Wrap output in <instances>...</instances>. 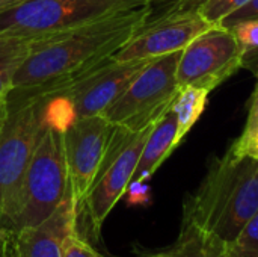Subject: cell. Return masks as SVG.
Listing matches in <instances>:
<instances>
[{
    "instance_id": "6da1fadb",
    "label": "cell",
    "mask_w": 258,
    "mask_h": 257,
    "mask_svg": "<svg viewBox=\"0 0 258 257\" xmlns=\"http://www.w3.org/2000/svg\"><path fill=\"white\" fill-rule=\"evenodd\" d=\"M159 0L110 14L63 35L35 41L14 77V89L54 92L110 59L156 14Z\"/></svg>"
},
{
    "instance_id": "7a4b0ae2",
    "label": "cell",
    "mask_w": 258,
    "mask_h": 257,
    "mask_svg": "<svg viewBox=\"0 0 258 257\" xmlns=\"http://www.w3.org/2000/svg\"><path fill=\"white\" fill-rule=\"evenodd\" d=\"M70 114L62 94L48 92L36 148L24 177L18 214L11 227L14 232L41 224L59 208L70 191L63 145V127Z\"/></svg>"
},
{
    "instance_id": "3957f363",
    "label": "cell",
    "mask_w": 258,
    "mask_h": 257,
    "mask_svg": "<svg viewBox=\"0 0 258 257\" xmlns=\"http://www.w3.org/2000/svg\"><path fill=\"white\" fill-rule=\"evenodd\" d=\"M12 105L0 133V227L11 229L20 208L24 177L36 148L48 92L36 89Z\"/></svg>"
},
{
    "instance_id": "277c9868",
    "label": "cell",
    "mask_w": 258,
    "mask_h": 257,
    "mask_svg": "<svg viewBox=\"0 0 258 257\" xmlns=\"http://www.w3.org/2000/svg\"><path fill=\"white\" fill-rule=\"evenodd\" d=\"M151 0H27L0 12V35L45 41Z\"/></svg>"
},
{
    "instance_id": "5b68a950",
    "label": "cell",
    "mask_w": 258,
    "mask_h": 257,
    "mask_svg": "<svg viewBox=\"0 0 258 257\" xmlns=\"http://www.w3.org/2000/svg\"><path fill=\"white\" fill-rule=\"evenodd\" d=\"M153 127L130 132L115 126L97 176L76 211V229L83 226L98 238L104 220L132 183L142 148Z\"/></svg>"
},
{
    "instance_id": "8992f818",
    "label": "cell",
    "mask_w": 258,
    "mask_h": 257,
    "mask_svg": "<svg viewBox=\"0 0 258 257\" xmlns=\"http://www.w3.org/2000/svg\"><path fill=\"white\" fill-rule=\"evenodd\" d=\"M181 52L153 58L101 115L130 132L154 126L171 109L181 89L177 83Z\"/></svg>"
},
{
    "instance_id": "52a82bcc",
    "label": "cell",
    "mask_w": 258,
    "mask_h": 257,
    "mask_svg": "<svg viewBox=\"0 0 258 257\" xmlns=\"http://www.w3.org/2000/svg\"><path fill=\"white\" fill-rule=\"evenodd\" d=\"M242 56L233 32L215 26L183 48L177 65V83L180 88L194 86L212 92L242 68Z\"/></svg>"
},
{
    "instance_id": "ba28073f",
    "label": "cell",
    "mask_w": 258,
    "mask_h": 257,
    "mask_svg": "<svg viewBox=\"0 0 258 257\" xmlns=\"http://www.w3.org/2000/svg\"><path fill=\"white\" fill-rule=\"evenodd\" d=\"M115 126L103 115H68L63 127V145L70 188L76 211L88 194L106 156Z\"/></svg>"
},
{
    "instance_id": "9c48e42d",
    "label": "cell",
    "mask_w": 258,
    "mask_h": 257,
    "mask_svg": "<svg viewBox=\"0 0 258 257\" xmlns=\"http://www.w3.org/2000/svg\"><path fill=\"white\" fill-rule=\"evenodd\" d=\"M215 27L200 11L168 12L157 3L156 14L113 58L118 61L153 59L186 48L195 38Z\"/></svg>"
},
{
    "instance_id": "30bf717a",
    "label": "cell",
    "mask_w": 258,
    "mask_h": 257,
    "mask_svg": "<svg viewBox=\"0 0 258 257\" xmlns=\"http://www.w3.org/2000/svg\"><path fill=\"white\" fill-rule=\"evenodd\" d=\"M150 61H118L112 56L59 92L68 103L73 117L101 115Z\"/></svg>"
},
{
    "instance_id": "8fae6325",
    "label": "cell",
    "mask_w": 258,
    "mask_h": 257,
    "mask_svg": "<svg viewBox=\"0 0 258 257\" xmlns=\"http://www.w3.org/2000/svg\"><path fill=\"white\" fill-rule=\"evenodd\" d=\"M76 230V204L71 188L59 208L41 224L15 232L18 257H62V244Z\"/></svg>"
},
{
    "instance_id": "7c38bea8",
    "label": "cell",
    "mask_w": 258,
    "mask_h": 257,
    "mask_svg": "<svg viewBox=\"0 0 258 257\" xmlns=\"http://www.w3.org/2000/svg\"><path fill=\"white\" fill-rule=\"evenodd\" d=\"M257 212L258 159L243 158L242 171L213 227V233L230 244Z\"/></svg>"
},
{
    "instance_id": "4fadbf2b",
    "label": "cell",
    "mask_w": 258,
    "mask_h": 257,
    "mask_svg": "<svg viewBox=\"0 0 258 257\" xmlns=\"http://www.w3.org/2000/svg\"><path fill=\"white\" fill-rule=\"evenodd\" d=\"M175 135H177V117L175 112L169 109L154 124L153 130L150 132L145 145L142 148L132 183H144L172 155V151L178 147L175 141Z\"/></svg>"
},
{
    "instance_id": "5bb4252c",
    "label": "cell",
    "mask_w": 258,
    "mask_h": 257,
    "mask_svg": "<svg viewBox=\"0 0 258 257\" xmlns=\"http://www.w3.org/2000/svg\"><path fill=\"white\" fill-rule=\"evenodd\" d=\"M166 257H234L228 242L213 232L180 229L178 238L165 251Z\"/></svg>"
},
{
    "instance_id": "9a60e30c",
    "label": "cell",
    "mask_w": 258,
    "mask_h": 257,
    "mask_svg": "<svg viewBox=\"0 0 258 257\" xmlns=\"http://www.w3.org/2000/svg\"><path fill=\"white\" fill-rule=\"evenodd\" d=\"M209 91L194 86H184L180 89L175 101L171 106L177 117L175 141L178 145L203 115L209 101Z\"/></svg>"
},
{
    "instance_id": "2e32d148",
    "label": "cell",
    "mask_w": 258,
    "mask_h": 257,
    "mask_svg": "<svg viewBox=\"0 0 258 257\" xmlns=\"http://www.w3.org/2000/svg\"><path fill=\"white\" fill-rule=\"evenodd\" d=\"M35 41L0 35V97L14 89V77L32 52Z\"/></svg>"
},
{
    "instance_id": "e0dca14e",
    "label": "cell",
    "mask_w": 258,
    "mask_h": 257,
    "mask_svg": "<svg viewBox=\"0 0 258 257\" xmlns=\"http://www.w3.org/2000/svg\"><path fill=\"white\" fill-rule=\"evenodd\" d=\"M230 30L243 52L242 68H248L254 74H258V18L239 21L233 24Z\"/></svg>"
},
{
    "instance_id": "ac0fdd59",
    "label": "cell",
    "mask_w": 258,
    "mask_h": 257,
    "mask_svg": "<svg viewBox=\"0 0 258 257\" xmlns=\"http://www.w3.org/2000/svg\"><path fill=\"white\" fill-rule=\"evenodd\" d=\"M249 0H206L200 8V14L213 26H221V23L243 8Z\"/></svg>"
},
{
    "instance_id": "d6986e66",
    "label": "cell",
    "mask_w": 258,
    "mask_h": 257,
    "mask_svg": "<svg viewBox=\"0 0 258 257\" xmlns=\"http://www.w3.org/2000/svg\"><path fill=\"white\" fill-rule=\"evenodd\" d=\"M228 151L236 158H252L258 159V123L252 127L243 129L240 136L233 141L228 147Z\"/></svg>"
},
{
    "instance_id": "ffe728a7",
    "label": "cell",
    "mask_w": 258,
    "mask_h": 257,
    "mask_svg": "<svg viewBox=\"0 0 258 257\" xmlns=\"http://www.w3.org/2000/svg\"><path fill=\"white\" fill-rule=\"evenodd\" d=\"M62 257H104L101 256L77 230L68 233L62 244Z\"/></svg>"
},
{
    "instance_id": "44dd1931",
    "label": "cell",
    "mask_w": 258,
    "mask_h": 257,
    "mask_svg": "<svg viewBox=\"0 0 258 257\" xmlns=\"http://www.w3.org/2000/svg\"><path fill=\"white\" fill-rule=\"evenodd\" d=\"M230 247L234 251H258V212L230 242Z\"/></svg>"
},
{
    "instance_id": "7402d4cb",
    "label": "cell",
    "mask_w": 258,
    "mask_h": 257,
    "mask_svg": "<svg viewBox=\"0 0 258 257\" xmlns=\"http://www.w3.org/2000/svg\"><path fill=\"white\" fill-rule=\"evenodd\" d=\"M258 18V0H249L243 8H240L239 11H236L234 14H231L230 17H227L221 26L225 29H230L233 24L239 23V21H245V20H257Z\"/></svg>"
},
{
    "instance_id": "603a6c76",
    "label": "cell",
    "mask_w": 258,
    "mask_h": 257,
    "mask_svg": "<svg viewBox=\"0 0 258 257\" xmlns=\"http://www.w3.org/2000/svg\"><path fill=\"white\" fill-rule=\"evenodd\" d=\"M0 257H18L15 247V232L0 227Z\"/></svg>"
},
{
    "instance_id": "cb8c5ba5",
    "label": "cell",
    "mask_w": 258,
    "mask_h": 257,
    "mask_svg": "<svg viewBox=\"0 0 258 257\" xmlns=\"http://www.w3.org/2000/svg\"><path fill=\"white\" fill-rule=\"evenodd\" d=\"M206 0H160V6L163 11L168 12H178V11H198V8Z\"/></svg>"
},
{
    "instance_id": "d4e9b609",
    "label": "cell",
    "mask_w": 258,
    "mask_h": 257,
    "mask_svg": "<svg viewBox=\"0 0 258 257\" xmlns=\"http://www.w3.org/2000/svg\"><path fill=\"white\" fill-rule=\"evenodd\" d=\"M257 76V83L254 88V92L251 95V101H249V108H248V118H246V124L243 129L252 127L255 123H258V74Z\"/></svg>"
},
{
    "instance_id": "484cf974",
    "label": "cell",
    "mask_w": 258,
    "mask_h": 257,
    "mask_svg": "<svg viewBox=\"0 0 258 257\" xmlns=\"http://www.w3.org/2000/svg\"><path fill=\"white\" fill-rule=\"evenodd\" d=\"M27 0H0V12L6 11V9H11L14 6H18L21 3H24Z\"/></svg>"
},
{
    "instance_id": "4316f807",
    "label": "cell",
    "mask_w": 258,
    "mask_h": 257,
    "mask_svg": "<svg viewBox=\"0 0 258 257\" xmlns=\"http://www.w3.org/2000/svg\"><path fill=\"white\" fill-rule=\"evenodd\" d=\"M234 257H258V251H234L231 250Z\"/></svg>"
},
{
    "instance_id": "83f0119b",
    "label": "cell",
    "mask_w": 258,
    "mask_h": 257,
    "mask_svg": "<svg viewBox=\"0 0 258 257\" xmlns=\"http://www.w3.org/2000/svg\"><path fill=\"white\" fill-rule=\"evenodd\" d=\"M148 257H166V256L160 251V253H157V254H153V256H148Z\"/></svg>"
}]
</instances>
